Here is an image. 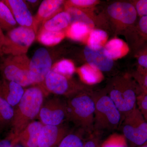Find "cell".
<instances>
[{
  "mask_svg": "<svg viewBox=\"0 0 147 147\" xmlns=\"http://www.w3.org/2000/svg\"><path fill=\"white\" fill-rule=\"evenodd\" d=\"M45 95L38 86L30 87L25 91L20 102L14 108L11 125L12 132L17 139L29 124L38 117Z\"/></svg>",
  "mask_w": 147,
  "mask_h": 147,
  "instance_id": "1",
  "label": "cell"
},
{
  "mask_svg": "<svg viewBox=\"0 0 147 147\" xmlns=\"http://www.w3.org/2000/svg\"><path fill=\"white\" fill-rule=\"evenodd\" d=\"M142 92L139 84L129 76H118L108 84L105 92L120 112L122 121L137 107V98Z\"/></svg>",
  "mask_w": 147,
  "mask_h": 147,
  "instance_id": "2",
  "label": "cell"
},
{
  "mask_svg": "<svg viewBox=\"0 0 147 147\" xmlns=\"http://www.w3.org/2000/svg\"><path fill=\"white\" fill-rule=\"evenodd\" d=\"M69 121L88 134L94 132L95 102L89 90L79 92L67 98Z\"/></svg>",
  "mask_w": 147,
  "mask_h": 147,
  "instance_id": "3",
  "label": "cell"
},
{
  "mask_svg": "<svg viewBox=\"0 0 147 147\" xmlns=\"http://www.w3.org/2000/svg\"><path fill=\"white\" fill-rule=\"evenodd\" d=\"M92 94L95 106L94 133L117 129L121 124V115L113 100L105 92H92Z\"/></svg>",
  "mask_w": 147,
  "mask_h": 147,
  "instance_id": "4",
  "label": "cell"
},
{
  "mask_svg": "<svg viewBox=\"0 0 147 147\" xmlns=\"http://www.w3.org/2000/svg\"><path fill=\"white\" fill-rule=\"evenodd\" d=\"M35 32L34 29L19 26L7 32L0 53L9 56L26 55L35 39Z\"/></svg>",
  "mask_w": 147,
  "mask_h": 147,
  "instance_id": "5",
  "label": "cell"
},
{
  "mask_svg": "<svg viewBox=\"0 0 147 147\" xmlns=\"http://www.w3.org/2000/svg\"><path fill=\"white\" fill-rule=\"evenodd\" d=\"M30 61L26 55L9 56L0 67L4 79L23 87L33 85L29 73Z\"/></svg>",
  "mask_w": 147,
  "mask_h": 147,
  "instance_id": "6",
  "label": "cell"
},
{
  "mask_svg": "<svg viewBox=\"0 0 147 147\" xmlns=\"http://www.w3.org/2000/svg\"><path fill=\"white\" fill-rule=\"evenodd\" d=\"M123 135L126 140L137 146L147 142V122L137 107L127 115L122 121Z\"/></svg>",
  "mask_w": 147,
  "mask_h": 147,
  "instance_id": "7",
  "label": "cell"
},
{
  "mask_svg": "<svg viewBox=\"0 0 147 147\" xmlns=\"http://www.w3.org/2000/svg\"><path fill=\"white\" fill-rule=\"evenodd\" d=\"M41 88L45 94L50 92L65 96L67 98L79 92L88 90L69 77L61 75L53 69L46 76Z\"/></svg>",
  "mask_w": 147,
  "mask_h": 147,
  "instance_id": "8",
  "label": "cell"
},
{
  "mask_svg": "<svg viewBox=\"0 0 147 147\" xmlns=\"http://www.w3.org/2000/svg\"><path fill=\"white\" fill-rule=\"evenodd\" d=\"M108 17L121 31L125 32L133 28L139 17L131 2L117 1L110 4L106 9Z\"/></svg>",
  "mask_w": 147,
  "mask_h": 147,
  "instance_id": "9",
  "label": "cell"
},
{
  "mask_svg": "<svg viewBox=\"0 0 147 147\" xmlns=\"http://www.w3.org/2000/svg\"><path fill=\"white\" fill-rule=\"evenodd\" d=\"M38 117L43 125H59L69 121L66 100L54 97L44 101Z\"/></svg>",
  "mask_w": 147,
  "mask_h": 147,
  "instance_id": "10",
  "label": "cell"
},
{
  "mask_svg": "<svg viewBox=\"0 0 147 147\" xmlns=\"http://www.w3.org/2000/svg\"><path fill=\"white\" fill-rule=\"evenodd\" d=\"M52 69V60L47 49L38 48L35 52L29 64V73L34 84L42 88L47 74Z\"/></svg>",
  "mask_w": 147,
  "mask_h": 147,
  "instance_id": "11",
  "label": "cell"
},
{
  "mask_svg": "<svg viewBox=\"0 0 147 147\" xmlns=\"http://www.w3.org/2000/svg\"><path fill=\"white\" fill-rule=\"evenodd\" d=\"M71 131L65 123L59 125H43L40 133L38 147H57Z\"/></svg>",
  "mask_w": 147,
  "mask_h": 147,
  "instance_id": "12",
  "label": "cell"
},
{
  "mask_svg": "<svg viewBox=\"0 0 147 147\" xmlns=\"http://www.w3.org/2000/svg\"><path fill=\"white\" fill-rule=\"evenodd\" d=\"M8 6L17 24L36 31L35 21L27 5L22 0L3 1Z\"/></svg>",
  "mask_w": 147,
  "mask_h": 147,
  "instance_id": "13",
  "label": "cell"
},
{
  "mask_svg": "<svg viewBox=\"0 0 147 147\" xmlns=\"http://www.w3.org/2000/svg\"><path fill=\"white\" fill-rule=\"evenodd\" d=\"M126 33L134 54L147 47V16L139 17L135 26Z\"/></svg>",
  "mask_w": 147,
  "mask_h": 147,
  "instance_id": "14",
  "label": "cell"
},
{
  "mask_svg": "<svg viewBox=\"0 0 147 147\" xmlns=\"http://www.w3.org/2000/svg\"><path fill=\"white\" fill-rule=\"evenodd\" d=\"M84 54L88 65L100 71L108 72L113 68L114 61L105 55L103 47L94 50L87 45Z\"/></svg>",
  "mask_w": 147,
  "mask_h": 147,
  "instance_id": "15",
  "label": "cell"
},
{
  "mask_svg": "<svg viewBox=\"0 0 147 147\" xmlns=\"http://www.w3.org/2000/svg\"><path fill=\"white\" fill-rule=\"evenodd\" d=\"M25 91L23 87L15 82L5 79L0 81V96L13 108L20 102Z\"/></svg>",
  "mask_w": 147,
  "mask_h": 147,
  "instance_id": "16",
  "label": "cell"
},
{
  "mask_svg": "<svg viewBox=\"0 0 147 147\" xmlns=\"http://www.w3.org/2000/svg\"><path fill=\"white\" fill-rule=\"evenodd\" d=\"M43 125L40 121H33L18 136V144L24 147H38L40 133Z\"/></svg>",
  "mask_w": 147,
  "mask_h": 147,
  "instance_id": "17",
  "label": "cell"
},
{
  "mask_svg": "<svg viewBox=\"0 0 147 147\" xmlns=\"http://www.w3.org/2000/svg\"><path fill=\"white\" fill-rule=\"evenodd\" d=\"M71 18L67 11L57 13L44 22L41 29L53 32H62L71 24Z\"/></svg>",
  "mask_w": 147,
  "mask_h": 147,
  "instance_id": "18",
  "label": "cell"
},
{
  "mask_svg": "<svg viewBox=\"0 0 147 147\" xmlns=\"http://www.w3.org/2000/svg\"><path fill=\"white\" fill-rule=\"evenodd\" d=\"M62 0H44L42 1L38 10L36 16L37 23L47 21L57 11L63 3Z\"/></svg>",
  "mask_w": 147,
  "mask_h": 147,
  "instance_id": "19",
  "label": "cell"
},
{
  "mask_svg": "<svg viewBox=\"0 0 147 147\" xmlns=\"http://www.w3.org/2000/svg\"><path fill=\"white\" fill-rule=\"evenodd\" d=\"M17 23L4 1H0V28L7 32L16 28Z\"/></svg>",
  "mask_w": 147,
  "mask_h": 147,
  "instance_id": "20",
  "label": "cell"
},
{
  "mask_svg": "<svg viewBox=\"0 0 147 147\" xmlns=\"http://www.w3.org/2000/svg\"><path fill=\"white\" fill-rule=\"evenodd\" d=\"M79 73L82 81L89 85L97 84L102 79L100 71L89 65L81 67L79 69Z\"/></svg>",
  "mask_w": 147,
  "mask_h": 147,
  "instance_id": "21",
  "label": "cell"
},
{
  "mask_svg": "<svg viewBox=\"0 0 147 147\" xmlns=\"http://www.w3.org/2000/svg\"><path fill=\"white\" fill-rule=\"evenodd\" d=\"M86 132L78 128L76 131H71L67 134L57 147H84L83 136Z\"/></svg>",
  "mask_w": 147,
  "mask_h": 147,
  "instance_id": "22",
  "label": "cell"
},
{
  "mask_svg": "<svg viewBox=\"0 0 147 147\" xmlns=\"http://www.w3.org/2000/svg\"><path fill=\"white\" fill-rule=\"evenodd\" d=\"M14 108L0 96V128L12 125Z\"/></svg>",
  "mask_w": 147,
  "mask_h": 147,
  "instance_id": "23",
  "label": "cell"
},
{
  "mask_svg": "<svg viewBox=\"0 0 147 147\" xmlns=\"http://www.w3.org/2000/svg\"><path fill=\"white\" fill-rule=\"evenodd\" d=\"M91 29L87 24L82 22H75L70 24L67 34L71 39L81 40L90 34Z\"/></svg>",
  "mask_w": 147,
  "mask_h": 147,
  "instance_id": "24",
  "label": "cell"
},
{
  "mask_svg": "<svg viewBox=\"0 0 147 147\" xmlns=\"http://www.w3.org/2000/svg\"><path fill=\"white\" fill-rule=\"evenodd\" d=\"M124 43L121 40L114 38L109 40L104 47L105 55L114 60L120 57L123 54Z\"/></svg>",
  "mask_w": 147,
  "mask_h": 147,
  "instance_id": "25",
  "label": "cell"
},
{
  "mask_svg": "<svg viewBox=\"0 0 147 147\" xmlns=\"http://www.w3.org/2000/svg\"><path fill=\"white\" fill-rule=\"evenodd\" d=\"M65 34L63 32L49 31L41 29L38 36V39L40 43L50 46L56 45L64 38Z\"/></svg>",
  "mask_w": 147,
  "mask_h": 147,
  "instance_id": "26",
  "label": "cell"
},
{
  "mask_svg": "<svg viewBox=\"0 0 147 147\" xmlns=\"http://www.w3.org/2000/svg\"><path fill=\"white\" fill-rule=\"evenodd\" d=\"M108 37L106 32L100 29H93L89 34L88 40V46L93 49L96 50L103 47L102 44Z\"/></svg>",
  "mask_w": 147,
  "mask_h": 147,
  "instance_id": "27",
  "label": "cell"
},
{
  "mask_svg": "<svg viewBox=\"0 0 147 147\" xmlns=\"http://www.w3.org/2000/svg\"><path fill=\"white\" fill-rule=\"evenodd\" d=\"M66 11L71 16V24L75 22H83L87 24L92 30L94 29L93 21L83 11L73 7H69Z\"/></svg>",
  "mask_w": 147,
  "mask_h": 147,
  "instance_id": "28",
  "label": "cell"
},
{
  "mask_svg": "<svg viewBox=\"0 0 147 147\" xmlns=\"http://www.w3.org/2000/svg\"><path fill=\"white\" fill-rule=\"evenodd\" d=\"M52 69L61 75L69 77L75 72V67L71 61L64 59L55 64Z\"/></svg>",
  "mask_w": 147,
  "mask_h": 147,
  "instance_id": "29",
  "label": "cell"
},
{
  "mask_svg": "<svg viewBox=\"0 0 147 147\" xmlns=\"http://www.w3.org/2000/svg\"><path fill=\"white\" fill-rule=\"evenodd\" d=\"M123 134H114L108 137L99 147H128Z\"/></svg>",
  "mask_w": 147,
  "mask_h": 147,
  "instance_id": "30",
  "label": "cell"
},
{
  "mask_svg": "<svg viewBox=\"0 0 147 147\" xmlns=\"http://www.w3.org/2000/svg\"><path fill=\"white\" fill-rule=\"evenodd\" d=\"M142 91L147 92V69H138L133 76Z\"/></svg>",
  "mask_w": 147,
  "mask_h": 147,
  "instance_id": "31",
  "label": "cell"
},
{
  "mask_svg": "<svg viewBox=\"0 0 147 147\" xmlns=\"http://www.w3.org/2000/svg\"><path fill=\"white\" fill-rule=\"evenodd\" d=\"M96 0H71L67 2L68 7H75L82 10L83 9L90 8L98 3Z\"/></svg>",
  "mask_w": 147,
  "mask_h": 147,
  "instance_id": "32",
  "label": "cell"
},
{
  "mask_svg": "<svg viewBox=\"0 0 147 147\" xmlns=\"http://www.w3.org/2000/svg\"><path fill=\"white\" fill-rule=\"evenodd\" d=\"M137 108L147 121V92H142L137 98Z\"/></svg>",
  "mask_w": 147,
  "mask_h": 147,
  "instance_id": "33",
  "label": "cell"
},
{
  "mask_svg": "<svg viewBox=\"0 0 147 147\" xmlns=\"http://www.w3.org/2000/svg\"><path fill=\"white\" fill-rule=\"evenodd\" d=\"M138 65V69H147V46L135 54Z\"/></svg>",
  "mask_w": 147,
  "mask_h": 147,
  "instance_id": "34",
  "label": "cell"
},
{
  "mask_svg": "<svg viewBox=\"0 0 147 147\" xmlns=\"http://www.w3.org/2000/svg\"><path fill=\"white\" fill-rule=\"evenodd\" d=\"M131 2L136 9L139 18L147 16V0H135Z\"/></svg>",
  "mask_w": 147,
  "mask_h": 147,
  "instance_id": "35",
  "label": "cell"
},
{
  "mask_svg": "<svg viewBox=\"0 0 147 147\" xmlns=\"http://www.w3.org/2000/svg\"><path fill=\"white\" fill-rule=\"evenodd\" d=\"M90 137L88 139L84 142V147H99L98 143V139L95 137V133L88 134Z\"/></svg>",
  "mask_w": 147,
  "mask_h": 147,
  "instance_id": "36",
  "label": "cell"
},
{
  "mask_svg": "<svg viewBox=\"0 0 147 147\" xmlns=\"http://www.w3.org/2000/svg\"><path fill=\"white\" fill-rule=\"evenodd\" d=\"M5 38V35L3 33L2 29L0 28V47L2 44Z\"/></svg>",
  "mask_w": 147,
  "mask_h": 147,
  "instance_id": "37",
  "label": "cell"
},
{
  "mask_svg": "<svg viewBox=\"0 0 147 147\" xmlns=\"http://www.w3.org/2000/svg\"><path fill=\"white\" fill-rule=\"evenodd\" d=\"M27 2L30 3L31 4H34L36 3L38 1H30V0H29V1H27Z\"/></svg>",
  "mask_w": 147,
  "mask_h": 147,
  "instance_id": "38",
  "label": "cell"
},
{
  "mask_svg": "<svg viewBox=\"0 0 147 147\" xmlns=\"http://www.w3.org/2000/svg\"><path fill=\"white\" fill-rule=\"evenodd\" d=\"M140 147H147V143H146L142 145Z\"/></svg>",
  "mask_w": 147,
  "mask_h": 147,
  "instance_id": "39",
  "label": "cell"
}]
</instances>
